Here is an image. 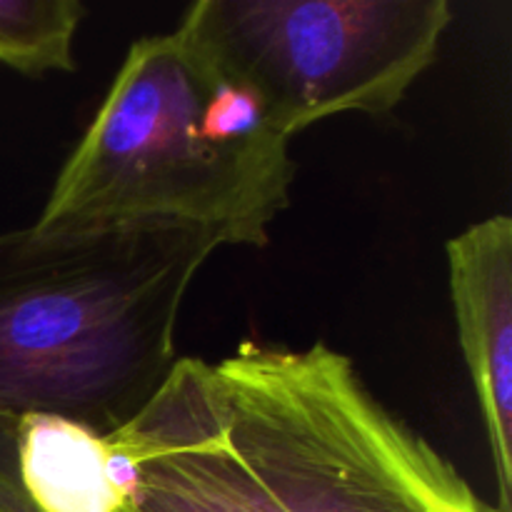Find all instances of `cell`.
Segmentation results:
<instances>
[{
  "instance_id": "6da1fadb",
  "label": "cell",
  "mask_w": 512,
  "mask_h": 512,
  "mask_svg": "<svg viewBox=\"0 0 512 512\" xmlns=\"http://www.w3.org/2000/svg\"><path fill=\"white\" fill-rule=\"evenodd\" d=\"M220 245L170 223L0 233V418L128 425L178 363L185 295Z\"/></svg>"
},
{
  "instance_id": "7a4b0ae2",
  "label": "cell",
  "mask_w": 512,
  "mask_h": 512,
  "mask_svg": "<svg viewBox=\"0 0 512 512\" xmlns=\"http://www.w3.org/2000/svg\"><path fill=\"white\" fill-rule=\"evenodd\" d=\"M290 140L183 30L125 53L33 225L170 223L265 248L293 203Z\"/></svg>"
},
{
  "instance_id": "3957f363",
  "label": "cell",
  "mask_w": 512,
  "mask_h": 512,
  "mask_svg": "<svg viewBox=\"0 0 512 512\" xmlns=\"http://www.w3.org/2000/svg\"><path fill=\"white\" fill-rule=\"evenodd\" d=\"M210 393L270 512H495L330 345L245 340L210 365Z\"/></svg>"
},
{
  "instance_id": "277c9868",
  "label": "cell",
  "mask_w": 512,
  "mask_h": 512,
  "mask_svg": "<svg viewBox=\"0 0 512 512\" xmlns=\"http://www.w3.org/2000/svg\"><path fill=\"white\" fill-rule=\"evenodd\" d=\"M450 23L448 0H198L178 30L290 140L333 115L398 108Z\"/></svg>"
},
{
  "instance_id": "5b68a950",
  "label": "cell",
  "mask_w": 512,
  "mask_h": 512,
  "mask_svg": "<svg viewBox=\"0 0 512 512\" xmlns=\"http://www.w3.org/2000/svg\"><path fill=\"white\" fill-rule=\"evenodd\" d=\"M113 435L138 465L135 512H270L225 445L205 360L178 358L155 398Z\"/></svg>"
},
{
  "instance_id": "8992f818",
  "label": "cell",
  "mask_w": 512,
  "mask_h": 512,
  "mask_svg": "<svg viewBox=\"0 0 512 512\" xmlns=\"http://www.w3.org/2000/svg\"><path fill=\"white\" fill-rule=\"evenodd\" d=\"M460 350L493 458L495 512H512V220L493 215L448 240Z\"/></svg>"
},
{
  "instance_id": "52a82bcc",
  "label": "cell",
  "mask_w": 512,
  "mask_h": 512,
  "mask_svg": "<svg viewBox=\"0 0 512 512\" xmlns=\"http://www.w3.org/2000/svg\"><path fill=\"white\" fill-rule=\"evenodd\" d=\"M15 473L38 512H120L138 488V465L113 433L55 415L15 418Z\"/></svg>"
},
{
  "instance_id": "ba28073f",
  "label": "cell",
  "mask_w": 512,
  "mask_h": 512,
  "mask_svg": "<svg viewBox=\"0 0 512 512\" xmlns=\"http://www.w3.org/2000/svg\"><path fill=\"white\" fill-rule=\"evenodd\" d=\"M85 13L78 0H0V63L30 78L73 73Z\"/></svg>"
},
{
  "instance_id": "9c48e42d",
  "label": "cell",
  "mask_w": 512,
  "mask_h": 512,
  "mask_svg": "<svg viewBox=\"0 0 512 512\" xmlns=\"http://www.w3.org/2000/svg\"><path fill=\"white\" fill-rule=\"evenodd\" d=\"M0 512H38L15 473V418H0Z\"/></svg>"
},
{
  "instance_id": "30bf717a",
  "label": "cell",
  "mask_w": 512,
  "mask_h": 512,
  "mask_svg": "<svg viewBox=\"0 0 512 512\" xmlns=\"http://www.w3.org/2000/svg\"><path fill=\"white\" fill-rule=\"evenodd\" d=\"M120 512H135L133 508H125V510H120Z\"/></svg>"
}]
</instances>
